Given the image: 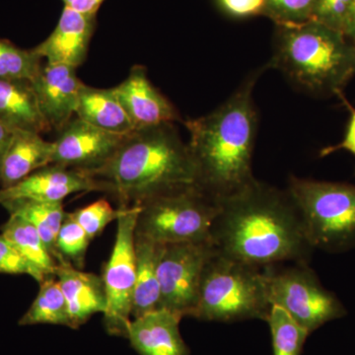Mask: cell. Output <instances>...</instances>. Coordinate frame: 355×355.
Here are the masks:
<instances>
[{"label": "cell", "instance_id": "obj_1", "mask_svg": "<svg viewBox=\"0 0 355 355\" xmlns=\"http://www.w3.org/2000/svg\"><path fill=\"white\" fill-rule=\"evenodd\" d=\"M211 241L219 253L257 268L307 263L313 248L288 191L256 181L219 200Z\"/></svg>", "mask_w": 355, "mask_h": 355}, {"label": "cell", "instance_id": "obj_2", "mask_svg": "<svg viewBox=\"0 0 355 355\" xmlns=\"http://www.w3.org/2000/svg\"><path fill=\"white\" fill-rule=\"evenodd\" d=\"M261 70L252 72L214 112L184 123L191 135L188 146L197 168L198 187L218 202L257 180L252 170L258 130L253 91Z\"/></svg>", "mask_w": 355, "mask_h": 355}, {"label": "cell", "instance_id": "obj_3", "mask_svg": "<svg viewBox=\"0 0 355 355\" xmlns=\"http://www.w3.org/2000/svg\"><path fill=\"white\" fill-rule=\"evenodd\" d=\"M88 175L116 198L119 207L198 187L190 148L173 123L133 130L106 164Z\"/></svg>", "mask_w": 355, "mask_h": 355}, {"label": "cell", "instance_id": "obj_4", "mask_svg": "<svg viewBox=\"0 0 355 355\" xmlns=\"http://www.w3.org/2000/svg\"><path fill=\"white\" fill-rule=\"evenodd\" d=\"M279 26L268 67L310 94L340 96L355 74L354 43L316 21Z\"/></svg>", "mask_w": 355, "mask_h": 355}, {"label": "cell", "instance_id": "obj_5", "mask_svg": "<svg viewBox=\"0 0 355 355\" xmlns=\"http://www.w3.org/2000/svg\"><path fill=\"white\" fill-rule=\"evenodd\" d=\"M270 308L265 268L228 258L216 250L203 270L193 318L209 322L266 321Z\"/></svg>", "mask_w": 355, "mask_h": 355}, {"label": "cell", "instance_id": "obj_6", "mask_svg": "<svg viewBox=\"0 0 355 355\" xmlns=\"http://www.w3.org/2000/svg\"><path fill=\"white\" fill-rule=\"evenodd\" d=\"M287 191L311 246L334 254L355 249V184L291 176Z\"/></svg>", "mask_w": 355, "mask_h": 355}, {"label": "cell", "instance_id": "obj_7", "mask_svg": "<svg viewBox=\"0 0 355 355\" xmlns=\"http://www.w3.org/2000/svg\"><path fill=\"white\" fill-rule=\"evenodd\" d=\"M137 207L135 234L164 245L212 243V227L220 210L218 200L198 187L159 196Z\"/></svg>", "mask_w": 355, "mask_h": 355}, {"label": "cell", "instance_id": "obj_8", "mask_svg": "<svg viewBox=\"0 0 355 355\" xmlns=\"http://www.w3.org/2000/svg\"><path fill=\"white\" fill-rule=\"evenodd\" d=\"M270 305L279 306L309 333L347 315L336 294L322 286L307 263L265 268Z\"/></svg>", "mask_w": 355, "mask_h": 355}, {"label": "cell", "instance_id": "obj_9", "mask_svg": "<svg viewBox=\"0 0 355 355\" xmlns=\"http://www.w3.org/2000/svg\"><path fill=\"white\" fill-rule=\"evenodd\" d=\"M121 209L116 241L102 275L107 295L104 326L109 335L127 338L135 286V232L139 207Z\"/></svg>", "mask_w": 355, "mask_h": 355}, {"label": "cell", "instance_id": "obj_10", "mask_svg": "<svg viewBox=\"0 0 355 355\" xmlns=\"http://www.w3.org/2000/svg\"><path fill=\"white\" fill-rule=\"evenodd\" d=\"M216 251L212 243H174L163 248L158 263L159 308L183 319L193 317L203 270Z\"/></svg>", "mask_w": 355, "mask_h": 355}, {"label": "cell", "instance_id": "obj_11", "mask_svg": "<svg viewBox=\"0 0 355 355\" xmlns=\"http://www.w3.org/2000/svg\"><path fill=\"white\" fill-rule=\"evenodd\" d=\"M127 135L96 128L79 118L72 119L55 140L51 164L91 173L113 157Z\"/></svg>", "mask_w": 355, "mask_h": 355}, {"label": "cell", "instance_id": "obj_12", "mask_svg": "<svg viewBox=\"0 0 355 355\" xmlns=\"http://www.w3.org/2000/svg\"><path fill=\"white\" fill-rule=\"evenodd\" d=\"M31 81L44 120L51 130L60 132L76 114L83 84L76 67L46 62Z\"/></svg>", "mask_w": 355, "mask_h": 355}, {"label": "cell", "instance_id": "obj_13", "mask_svg": "<svg viewBox=\"0 0 355 355\" xmlns=\"http://www.w3.org/2000/svg\"><path fill=\"white\" fill-rule=\"evenodd\" d=\"M103 191L102 184L86 173L64 166L50 164L37 170L19 183L0 190V202L27 200L62 202L72 193L80 191Z\"/></svg>", "mask_w": 355, "mask_h": 355}, {"label": "cell", "instance_id": "obj_14", "mask_svg": "<svg viewBox=\"0 0 355 355\" xmlns=\"http://www.w3.org/2000/svg\"><path fill=\"white\" fill-rule=\"evenodd\" d=\"M114 91L135 130L182 121L171 102L150 83L142 65L133 67Z\"/></svg>", "mask_w": 355, "mask_h": 355}, {"label": "cell", "instance_id": "obj_15", "mask_svg": "<svg viewBox=\"0 0 355 355\" xmlns=\"http://www.w3.org/2000/svg\"><path fill=\"white\" fill-rule=\"evenodd\" d=\"M96 16L84 15L64 7L57 27L43 43L33 49L48 64L80 67L87 57L94 34Z\"/></svg>", "mask_w": 355, "mask_h": 355}, {"label": "cell", "instance_id": "obj_16", "mask_svg": "<svg viewBox=\"0 0 355 355\" xmlns=\"http://www.w3.org/2000/svg\"><path fill=\"white\" fill-rule=\"evenodd\" d=\"M182 318L163 308L135 318L127 338L139 355H190L180 333Z\"/></svg>", "mask_w": 355, "mask_h": 355}, {"label": "cell", "instance_id": "obj_17", "mask_svg": "<svg viewBox=\"0 0 355 355\" xmlns=\"http://www.w3.org/2000/svg\"><path fill=\"white\" fill-rule=\"evenodd\" d=\"M55 277L67 300L70 329L76 330L93 315L106 312L107 295L102 277L84 272L67 261L58 263Z\"/></svg>", "mask_w": 355, "mask_h": 355}, {"label": "cell", "instance_id": "obj_18", "mask_svg": "<svg viewBox=\"0 0 355 355\" xmlns=\"http://www.w3.org/2000/svg\"><path fill=\"white\" fill-rule=\"evenodd\" d=\"M55 142L46 141L40 133L15 130L2 161V189L12 187L32 173L51 164Z\"/></svg>", "mask_w": 355, "mask_h": 355}, {"label": "cell", "instance_id": "obj_19", "mask_svg": "<svg viewBox=\"0 0 355 355\" xmlns=\"http://www.w3.org/2000/svg\"><path fill=\"white\" fill-rule=\"evenodd\" d=\"M0 123L13 130H51L40 110L32 81L0 78Z\"/></svg>", "mask_w": 355, "mask_h": 355}, {"label": "cell", "instance_id": "obj_20", "mask_svg": "<svg viewBox=\"0 0 355 355\" xmlns=\"http://www.w3.org/2000/svg\"><path fill=\"white\" fill-rule=\"evenodd\" d=\"M164 244H159L135 233V286L132 317L139 318L158 309L160 286L158 263Z\"/></svg>", "mask_w": 355, "mask_h": 355}, {"label": "cell", "instance_id": "obj_21", "mask_svg": "<svg viewBox=\"0 0 355 355\" xmlns=\"http://www.w3.org/2000/svg\"><path fill=\"white\" fill-rule=\"evenodd\" d=\"M76 116L96 128L116 135H128L135 130L114 88H94L83 83L79 91Z\"/></svg>", "mask_w": 355, "mask_h": 355}, {"label": "cell", "instance_id": "obj_22", "mask_svg": "<svg viewBox=\"0 0 355 355\" xmlns=\"http://www.w3.org/2000/svg\"><path fill=\"white\" fill-rule=\"evenodd\" d=\"M0 205L10 216L21 217L32 224L38 230L49 253L58 263L60 256L57 250V237L67 212L62 202H42V200H4Z\"/></svg>", "mask_w": 355, "mask_h": 355}, {"label": "cell", "instance_id": "obj_23", "mask_svg": "<svg viewBox=\"0 0 355 355\" xmlns=\"http://www.w3.org/2000/svg\"><path fill=\"white\" fill-rule=\"evenodd\" d=\"M1 235L46 277H55L57 261L49 253L38 230L30 222L21 217L10 216L2 226Z\"/></svg>", "mask_w": 355, "mask_h": 355}, {"label": "cell", "instance_id": "obj_24", "mask_svg": "<svg viewBox=\"0 0 355 355\" xmlns=\"http://www.w3.org/2000/svg\"><path fill=\"white\" fill-rule=\"evenodd\" d=\"M40 284L38 295L21 318L20 326L46 324L70 328L67 300L58 279L50 277Z\"/></svg>", "mask_w": 355, "mask_h": 355}, {"label": "cell", "instance_id": "obj_25", "mask_svg": "<svg viewBox=\"0 0 355 355\" xmlns=\"http://www.w3.org/2000/svg\"><path fill=\"white\" fill-rule=\"evenodd\" d=\"M266 322L272 331L273 355H301L309 331L279 306L272 305Z\"/></svg>", "mask_w": 355, "mask_h": 355}, {"label": "cell", "instance_id": "obj_26", "mask_svg": "<svg viewBox=\"0 0 355 355\" xmlns=\"http://www.w3.org/2000/svg\"><path fill=\"white\" fill-rule=\"evenodd\" d=\"M43 58L33 50H22L0 40V78L33 80L38 74Z\"/></svg>", "mask_w": 355, "mask_h": 355}, {"label": "cell", "instance_id": "obj_27", "mask_svg": "<svg viewBox=\"0 0 355 355\" xmlns=\"http://www.w3.org/2000/svg\"><path fill=\"white\" fill-rule=\"evenodd\" d=\"M91 240L71 214L67 216L57 237V250L60 261H67L78 270L85 266L86 254Z\"/></svg>", "mask_w": 355, "mask_h": 355}, {"label": "cell", "instance_id": "obj_28", "mask_svg": "<svg viewBox=\"0 0 355 355\" xmlns=\"http://www.w3.org/2000/svg\"><path fill=\"white\" fill-rule=\"evenodd\" d=\"M121 214V207L113 209L111 203L104 198L71 212L72 216L85 231L91 241L101 235L107 225L116 220Z\"/></svg>", "mask_w": 355, "mask_h": 355}, {"label": "cell", "instance_id": "obj_29", "mask_svg": "<svg viewBox=\"0 0 355 355\" xmlns=\"http://www.w3.org/2000/svg\"><path fill=\"white\" fill-rule=\"evenodd\" d=\"M318 0H266L265 13L279 25L300 24L312 19Z\"/></svg>", "mask_w": 355, "mask_h": 355}, {"label": "cell", "instance_id": "obj_30", "mask_svg": "<svg viewBox=\"0 0 355 355\" xmlns=\"http://www.w3.org/2000/svg\"><path fill=\"white\" fill-rule=\"evenodd\" d=\"M0 272L27 275L42 284L48 279L37 266L30 263L3 236L0 235Z\"/></svg>", "mask_w": 355, "mask_h": 355}, {"label": "cell", "instance_id": "obj_31", "mask_svg": "<svg viewBox=\"0 0 355 355\" xmlns=\"http://www.w3.org/2000/svg\"><path fill=\"white\" fill-rule=\"evenodd\" d=\"M352 2L354 0H318L311 20L342 32Z\"/></svg>", "mask_w": 355, "mask_h": 355}, {"label": "cell", "instance_id": "obj_32", "mask_svg": "<svg viewBox=\"0 0 355 355\" xmlns=\"http://www.w3.org/2000/svg\"><path fill=\"white\" fill-rule=\"evenodd\" d=\"M219 6L235 17L265 13L266 0H218Z\"/></svg>", "mask_w": 355, "mask_h": 355}, {"label": "cell", "instance_id": "obj_33", "mask_svg": "<svg viewBox=\"0 0 355 355\" xmlns=\"http://www.w3.org/2000/svg\"><path fill=\"white\" fill-rule=\"evenodd\" d=\"M347 106L349 107L352 116H350L345 139H343L340 144H336V146L324 147L320 153V157H326V156L338 150H347L355 156V109L352 108L347 103Z\"/></svg>", "mask_w": 355, "mask_h": 355}, {"label": "cell", "instance_id": "obj_34", "mask_svg": "<svg viewBox=\"0 0 355 355\" xmlns=\"http://www.w3.org/2000/svg\"><path fill=\"white\" fill-rule=\"evenodd\" d=\"M64 7L84 15L96 16L105 0H62Z\"/></svg>", "mask_w": 355, "mask_h": 355}, {"label": "cell", "instance_id": "obj_35", "mask_svg": "<svg viewBox=\"0 0 355 355\" xmlns=\"http://www.w3.org/2000/svg\"><path fill=\"white\" fill-rule=\"evenodd\" d=\"M14 132L10 128L6 127L3 123H0V171H1L2 161L6 155L7 148L12 139Z\"/></svg>", "mask_w": 355, "mask_h": 355}, {"label": "cell", "instance_id": "obj_36", "mask_svg": "<svg viewBox=\"0 0 355 355\" xmlns=\"http://www.w3.org/2000/svg\"><path fill=\"white\" fill-rule=\"evenodd\" d=\"M342 32L349 41L355 43V0L352 2L345 23H343Z\"/></svg>", "mask_w": 355, "mask_h": 355}, {"label": "cell", "instance_id": "obj_37", "mask_svg": "<svg viewBox=\"0 0 355 355\" xmlns=\"http://www.w3.org/2000/svg\"><path fill=\"white\" fill-rule=\"evenodd\" d=\"M354 46H355V43H354Z\"/></svg>", "mask_w": 355, "mask_h": 355}]
</instances>
